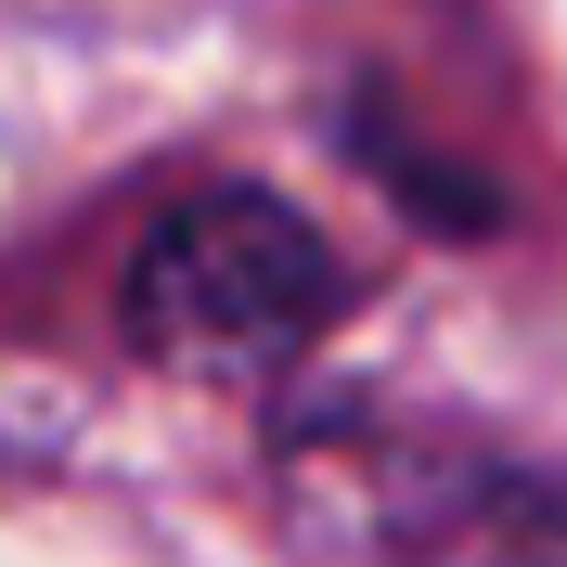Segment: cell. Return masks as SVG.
I'll use <instances>...</instances> for the list:
<instances>
[{
    "mask_svg": "<svg viewBox=\"0 0 567 567\" xmlns=\"http://www.w3.org/2000/svg\"><path fill=\"white\" fill-rule=\"evenodd\" d=\"M297 567H567V477L477 439L322 425L284 452Z\"/></svg>",
    "mask_w": 567,
    "mask_h": 567,
    "instance_id": "obj_2",
    "label": "cell"
},
{
    "mask_svg": "<svg viewBox=\"0 0 567 567\" xmlns=\"http://www.w3.org/2000/svg\"><path fill=\"white\" fill-rule=\"evenodd\" d=\"M130 349L155 374H207V388H271L336 336L349 271L310 233V207H284L271 181H207L181 194L155 233L130 246Z\"/></svg>",
    "mask_w": 567,
    "mask_h": 567,
    "instance_id": "obj_1",
    "label": "cell"
}]
</instances>
